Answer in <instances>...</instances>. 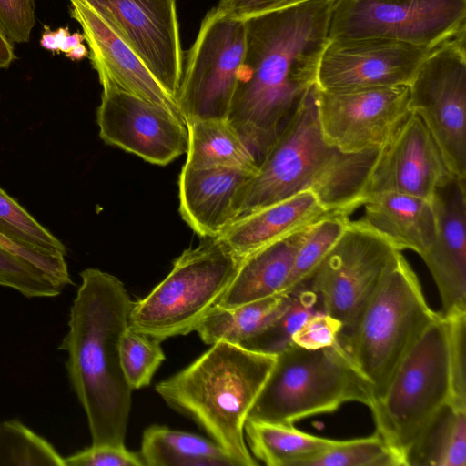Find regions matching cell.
Segmentation results:
<instances>
[{
  "instance_id": "41",
  "label": "cell",
  "mask_w": 466,
  "mask_h": 466,
  "mask_svg": "<svg viewBox=\"0 0 466 466\" xmlns=\"http://www.w3.org/2000/svg\"><path fill=\"white\" fill-rule=\"evenodd\" d=\"M69 34L67 27H60L56 31L45 25V31L42 34L40 44L42 47L51 52H59L60 46L65 37Z\"/></svg>"
},
{
  "instance_id": "43",
  "label": "cell",
  "mask_w": 466,
  "mask_h": 466,
  "mask_svg": "<svg viewBox=\"0 0 466 466\" xmlns=\"http://www.w3.org/2000/svg\"><path fill=\"white\" fill-rule=\"evenodd\" d=\"M83 40H85L84 35L77 32L74 34H68L63 40L59 52L66 54L75 46L82 44Z\"/></svg>"
},
{
  "instance_id": "34",
  "label": "cell",
  "mask_w": 466,
  "mask_h": 466,
  "mask_svg": "<svg viewBox=\"0 0 466 466\" xmlns=\"http://www.w3.org/2000/svg\"><path fill=\"white\" fill-rule=\"evenodd\" d=\"M0 286L29 299L56 297L67 287L33 262L1 247Z\"/></svg>"
},
{
  "instance_id": "33",
  "label": "cell",
  "mask_w": 466,
  "mask_h": 466,
  "mask_svg": "<svg viewBox=\"0 0 466 466\" xmlns=\"http://www.w3.org/2000/svg\"><path fill=\"white\" fill-rule=\"evenodd\" d=\"M302 466H402L400 458L376 431L368 437L338 441Z\"/></svg>"
},
{
  "instance_id": "19",
  "label": "cell",
  "mask_w": 466,
  "mask_h": 466,
  "mask_svg": "<svg viewBox=\"0 0 466 466\" xmlns=\"http://www.w3.org/2000/svg\"><path fill=\"white\" fill-rule=\"evenodd\" d=\"M102 86H112L155 103L183 118L177 99L153 76L135 51L80 0H69ZM186 121V120H185Z\"/></svg>"
},
{
  "instance_id": "37",
  "label": "cell",
  "mask_w": 466,
  "mask_h": 466,
  "mask_svg": "<svg viewBox=\"0 0 466 466\" xmlns=\"http://www.w3.org/2000/svg\"><path fill=\"white\" fill-rule=\"evenodd\" d=\"M35 24V0H0V30L11 43L28 42Z\"/></svg>"
},
{
  "instance_id": "23",
  "label": "cell",
  "mask_w": 466,
  "mask_h": 466,
  "mask_svg": "<svg viewBox=\"0 0 466 466\" xmlns=\"http://www.w3.org/2000/svg\"><path fill=\"white\" fill-rule=\"evenodd\" d=\"M308 227L244 256L233 280L217 305L229 309L281 293Z\"/></svg>"
},
{
  "instance_id": "36",
  "label": "cell",
  "mask_w": 466,
  "mask_h": 466,
  "mask_svg": "<svg viewBox=\"0 0 466 466\" xmlns=\"http://www.w3.org/2000/svg\"><path fill=\"white\" fill-rule=\"evenodd\" d=\"M444 318L447 324L451 376L450 403L457 408L466 409V312Z\"/></svg>"
},
{
  "instance_id": "16",
  "label": "cell",
  "mask_w": 466,
  "mask_h": 466,
  "mask_svg": "<svg viewBox=\"0 0 466 466\" xmlns=\"http://www.w3.org/2000/svg\"><path fill=\"white\" fill-rule=\"evenodd\" d=\"M432 49L384 39L329 40L316 84L329 90L408 86Z\"/></svg>"
},
{
  "instance_id": "12",
  "label": "cell",
  "mask_w": 466,
  "mask_h": 466,
  "mask_svg": "<svg viewBox=\"0 0 466 466\" xmlns=\"http://www.w3.org/2000/svg\"><path fill=\"white\" fill-rule=\"evenodd\" d=\"M245 46L244 19L212 8L188 51L177 95L187 124L228 117Z\"/></svg>"
},
{
  "instance_id": "38",
  "label": "cell",
  "mask_w": 466,
  "mask_h": 466,
  "mask_svg": "<svg viewBox=\"0 0 466 466\" xmlns=\"http://www.w3.org/2000/svg\"><path fill=\"white\" fill-rule=\"evenodd\" d=\"M65 466H143L140 454L123 445H91L64 458Z\"/></svg>"
},
{
  "instance_id": "22",
  "label": "cell",
  "mask_w": 466,
  "mask_h": 466,
  "mask_svg": "<svg viewBox=\"0 0 466 466\" xmlns=\"http://www.w3.org/2000/svg\"><path fill=\"white\" fill-rule=\"evenodd\" d=\"M358 220L386 238L399 251L410 249L420 258L435 236L431 199L408 194L381 192L366 198Z\"/></svg>"
},
{
  "instance_id": "10",
  "label": "cell",
  "mask_w": 466,
  "mask_h": 466,
  "mask_svg": "<svg viewBox=\"0 0 466 466\" xmlns=\"http://www.w3.org/2000/svg\"><path fill=\"white\" fill-rule=\"evenodd\" d=\"M465 22L466 0H333L328 38L434 48L465 31Z\"/></svg>"
},
{
  "instance_id": "2",
  "label": "cell",
  "mask_w": 466,
  "mask_h": 466,
  "mask_svg": "<svg viewBox=\"0 0 466 466\" xmlns=\"http://www.w3.org/2000/svg\"><path fill=\"white\" fill-rule=\"evenodd\" d=\"M81 284L59 346L68 379L87 419L92 445H123L133 390L120 363V342L133 302L116 277L98 268L80 273Z\"/></svg>"
},
{
  "instance_id": "40",
  "label": "cell",
  "mask_w": 466,
  "mask_h": 466,
  "mask_svg": "<svg viewBox=\"0 0 466 466\" xmlns=\"http://www.w3.org/2000/svg\"><path fill=\"white\" fill-rule=\"evenodd\" d=\"M311 0H220L217 5L231 16H248L297 5Z\"/></svg>"
},
{
  "instance_id": "39",
  "label": "cell",
  "mask_w": 466,
  "mask_h": 466,
  "mask_svg": "<svg viewBox=\"0 0 466 466\" xmlns=\"http://www.w3.org/2000/svg\"><path fill=\"white\" fill-rule=\"evenodd\" d=\"M341 323L322 309L310 316L292 337V342L308 350L334 345L341 330Z\"/></svg>"
},
{
  "instance_id": "8",
  "label": "cell",
  "mask_w": 466,
  "mask_h": 466,
  "mask_svg": "<svg viewBox=\"0 0 466 466\" xmlns=\"http://www.w3.org/2000/svg\"><path fill=\"white\" fill-rule=\"evenodd\" d=\"M451 402L445 318L440 313L406 354L381 398L369 407L376 432L407 466L408 454L437 412Z\"/></svg>"
},
{
  "instance_id": "5",
  "label": "cell",
  "mask_w": 466,
  "mask_h": 466,
  "mask_svg": "<svg viewBox=\"0 0 466 466\" xmlns=\"http://www.w3.org/2000/svg\"><path fill=\"white\" fill-rule=\"evenodd\" d=\"M439 314L428 305L417 275L400 253L352 333L338 341L373 401L383 396L401 360Z\"/></svg>"
},
{
  "instance_id": "25",
  "label": "cell",
  "mask_w": 466,
  "mask_h": 466,
  "mask_svg": "<svg viewBox=\"0 0 466 466\" xmlns=\"http://www.w3.org/2000/svg\"><path fill=\"white\" fill-rule=\"evenodd\" d=\"M187 125L185 165L193 168L230 167L255 173L258 160L228 118L195 119Z\"/></svg>"
},
{
  "instance_id": "20",
  "label": "cell",
  "mask_w": 466,
  "mask_h": 466,
  "mask_svg": "<svg viewBox=\"0 0 466 466\" xmlns=\"http://www.w3.org/2000/svg\"><path fill=\"white\" fill-rule=\"evenodd\" d=\"M238 168H193L183 165L179 179V212L200 237L220 236L236 219V199L253 175Z\"/></svg>"
},
{
  "instance_id": "14",
  "label": "cell",
  "mask_w": 466,
  "mask_h": 466,
  "mask_svg": "<svg viewBox=\"0 0 466 466\" xmlns=\"http://www.w3.org/2000/svg\"><path fill=\"white\" fill-rule=\"evenodd\" d=\"M135 51L177 99L183 53L176 0H80Z\"/></svg>"
},
{
  "instance_id": "3",
  "label": "cell",
  "mask_w": 466,
  "mask_h": 466,
  "mask_svg": "<svg viewBox=\"0 0 466 466\" xmlns=\"http://www.w3.org/2000/svg\"><path fill=\"white\" fill-rule=\"evenodd\" d=\"M379 152L343 153L326 141L315 84L240 189L236 219L304 191L315 193L330 212L350 215L363 205V193Z\"/></svg>"
},
{
  "instance_id": "30",
  "label": "cell",
  "mask_w": 466,
  "mask_h": 466,
  "mask_svg": "<svg viewBox=\"0 0 466 466\" xmlns=\"http://www.w3.org/2000/svg\"><path fill=\"white\" fill-rule=\"evenodd\" d=\"M349 221L348 214L332 212L308 227L296 252L290 275L281 293L290 294L307 285Z\"/></svg>"
},
{
  "instance_id": "31",
  "label": "cell",
  "mask_w": 466,
  "mask_h": 466,
  "mask_svg": "<svg viewBox=\"0 0 466 466\" xmlns=\"http://www.w3.org/2000/svg\"><path fill=\"white\" fill-rule=\"evenodd\" d=\"M290 294L291 299L287 309L272 323L239 347L277 355L293 343V335L310 316L321 309L318 308V295L307 286Z\"/></svg>"
},
{
  "instance_id": "29",
  "label": "cell",
  "mask_w": 466,
  "mask_h": 466,
  "mask_svg": "<svg viewBox=\"0 0 466 466\" xmlns=\"http://www.w3.org/2000/svg\"><path fill=\"white\" fill-rule=\"evenodd\" d=\"M412 465H466V409L449 402L437 412L408 454Z\"/></svg>"
},
{
  "instance_id": "17",
  "label": "cell",
  "mask_w": 466,
  "mask_h": 466,
  "mask_svg": "<svg viewBox=\"0 0 466 466\" xmlns=\"http://www.w3.org/2000/svg\"><path fill=\"white\" fill-rule=\"evenodd\" d=\"M453 176L421 118L410 113L380 150L363 193L408 194L431 199L437 186Z\"/></svg>"
},
{
  "instance_id": "11",
  "label": "cell",
  "mask_w": 466,
  "mask_h": 466,
  "mask_svg": "<svg viewBox=\"0 0 466 466\" xmlns=\"http://www.w3.org/2000/svg\"><path fill=\"white\" fill-rule=\"evenodd\" d=\"M465 31L434 47L409 87V105L439 147L450 172L466 179Z\"/></svg>"
},
{
  "instance_id": "18",
  "label": "cell",
  "mask_w": 466,
  "mask_h": 466,
  "mask_svg": "<svg viewBox=\"0 0 466 466\" xmlns=\"http://www.w3.org/2000/svg\"><path fill=\"white\" fill-rule=\"evenodd\" d=\"M435 236L421 257L437 286L441 314L466 312V179L451 176L431 198Z\"/></svg>"
},
{
  "instance_id": "13",
  "label": "cell",
  "mask_w": 466,
  "mask_h": 466,
  "mask_svg": "<svg viewBox=\"0 0 466 466\" xmlns=\"http://www.w3.org/2000/svg\"><path fill=\"white\" fill-rule=\"evenodd\" d=\"M317 106L326 141L339 151H379L411 113L407 86L321 89Z\"/></svg>"
},
{
  "instance_id": "15",
  "label": "cell",
  "mask_w": 466,
  "mask_h": 466,
  "mask_svg": "<svg viewBox=\"0 0 466 466\" xmlns=\"http://www.w3.org/2000/svg\"><path fill=\"white\" fill-rule=\"evenodd\" d=\"M102 87L96 121L105 143L158 166L187 153L188 130L183 118L131 93Z\"/></svg>"
},
{
  "instance_id": "1",
  "label": "cell",
  "mask_w": 466,
  "mask_h": 466,
  "mask_svg": "<svg viewBox=\"0 0 466 466\" xmlns=\"http://www.w3.org/2000/svg\"><path fill=\"white\" fill-rule=\"evenodd\" d=\"M333 0H311L244 19L246 46L228 119L258 164L316 84Z\"/></svg>"
},
{
  "instance_id": "42",
  "label": "cell",
  "mask_w": 466,
  "mask_h": 466,
  "mask_svg": "<svg viewBox=\"0 0 466 466\" xmlns=\"http://www.w3.org/2000/svg\"><path fill=\"white\" fill-rule=\"evenodd\" d=\"M12 43L0 30V69L8 67L15 58Z\"/></svg>"
},
{
  "instance_id": "6",
  "label": "cell",
  "mask_w": 466,
  "mask_h": 466,
  "mask_svg": "<svg viewBox=\"0 0 466 466\" xmlns=\"http://www.w3.org/2000/svg\"><path fill=\"white\" fill-rule=\"evenodd\" d=\"M372 401L367 383L339 342L318 350L292 343L276 355L247 420L294 425L348 402L370 407Z\"/></svg>"
},
{
  "instance_id": "9",
  "label": "cell",
  "mask_w": 466,
  "mask_h": 466,
  "mask_svg": "<svg viewBox=\"0 0 466 466\" xmlns=\"http://www.w3.org/2000/svg\"><path fill=\"white\" fill-rule=\"evenodd\" d=\"M400 253L373 229L349 221L306 285L318 295L321 309L341 323L338 341L352 333Z\"/></svg>"
},
{
  "instance_id": "27",
  "label": "cell",
  "mask_w": 466,
  "mask_h": 466,
  "mask_svg": "<svg viewBox=\"0 0 466 466\" xmlns=\"http://www.w3.org/2000/svg\"><path fill=\"white\" fill-rule=\"evenodd\" d=\"M140 456L147 466H238L214 441L160 425L144 431Z\"/></svg>"
},
{
  "instance_id": "21",
  "label": "cell",
  "mask_w": 466,
  "mask_h": 466,
  "mask_svg": "<svg viewBox=\"0 0 466 466\" xmlns=\"http://www.w3.org/2000/svg\"><path fill=\"white\" fill-rule=\"evenodd\" d=\"M329 213L315 193L304 191L237 218L218 238L243 258Z\"/></svg>"
},
{
  "instance_id": "26",
  "label": "cell",
  "mask_w": 466,
  "mask_h": 466,
  "mask_svg": "<svg viewBox=\"0 0 466 466\" xmlns=\"http://www.w3.org/2000/svg\"><path fill=\"white\" fill-rule=\"evenodd\" d=\"M290 299L291 294L279 293L229 309L215 305L195 331L208 345L223 341L240 346L272 323L287 309Z\"/></svg>"
},
{
  "instance_id": "4",
  "label": "cell",
  "mask_w": 466,
  "mask_h": 466,
  "mask_svg": "<svg viewBox=\"0 0 466 466\" xmlns=\"http://www.w3.org/2000/svg\"><path fill=\"white\" fill-rule=\"evenodd\" d=\"M275 360L276 355L219 341L155 390L168 406L196 421L238 466H254L258 461L247 446L244 425Z\"/></svg>"
},
{
  "instance_id": "24",
  "label": "cell",
  "mask_w": 466,
  "mask_h": 466,
  "mask_svg": "<svg viewBox=\"0 0 466 466\" xmlns=\"http://www.w3.org/2000/svg\"><path fill=\"white\" fill-rule=\"evenodd\" d=\"M0 247L71 285L66 248L0 187Z\"/></svg>"
},
{
  "instance_id": "35",
  "label": "cell",
  "mask_w": 466,
  "mask_h": 466,
  "mask_svg": "<svg viewBox=\"0 0 466 466\" xmlns=\"http://www.w3.org/2000/svg\"><path fill=\"white\" fill-rule=\"evenodd\" d=\"M164 360L160 341L129 327L125 330L120 342V363L133 390L149 385Z\"/></svg>"
},
{
  "instance_id": "28",
  "label": "cell",
  "mask_w": 466,
  "mask_h": 466,
  "mask_svg": "<svg viewBox=\"0 0 466 466\" xmlns=\"http://www.w3.org/2000/svg\"><path fill=\"white\" fill-rule=\"evenodd\" d=\"M244 435L253 457L268 466H302L339 440L301 431L294 425L247 420Z\"/></svg>"
},
{
  "instance_id": "7",
  "label": "cell",
  "mask_w": 466,
  "mask_h": 466,
  "mask_svg": "<svg viewBox=\"0 0 466 466\" xmlns=\"http://www.w3.org/2000/svg\"><path fill=\"white\" fill-rule=\"evenodd\" d=\"M237 255L218 237L185 249L167 276L133 302L128 327L163 341L195 331L223 297L239 267Z\"/></svg>"
},
{
  "instance_id": "44",
  "label": "cell",
  "mask_w": 466,
  "mask_h": 466,
  "mask_svg": "<svg viewBox=\"0 0 466 466\" xmlns=\"http://www.w3.org/2000/svg\"><path fill=\"white\" fill-rule=\"evenodd\" d=\"M66 56L72 60H80L87 56V49L83 44H79L66 53Z\"/></svg>"
},
{
  "instance_id": "32",
  "label": "cell",
  "mask_w": 466,
  "mask_h": 466,
  "mask_svg": "<svg viewBox=\"0 0 466 466\" xmlns=\"http://www.w3.org/2000/svg\"><path fill=\"white\" fill-rule=\"evenodd\" d=\"M0 465L65 466L50 442L17 420L0 422Z\"/></svg>"
}]
</instances>
